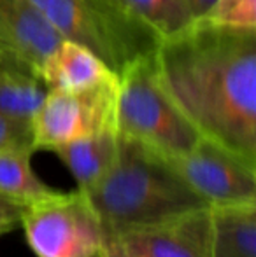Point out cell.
<instances>
[{"instance_id":"cell-1","label":"cell","mask_w":256,"mask_h":257,"mask_svg":"<svg viewBox=\"0 0 256 257\" xmlns=\"http://www.w3.org/2000/svg\"><path fill=\"white\" fill-rule=\"evenodd\" d=\"M154 67L204 139L256 166V28L193 21L161 39Z\"/></svg>"},{"instance_id":"cell-2","label":"cell","mask_w":256,"mask_h":257,"mask_svg":"<svg viewBox=\"0 0 256 257\" xmlns=\"http://www.w3.org/2000/svg\"><path fill=\"white\" fill-rule=\"evenodd\" d=\"M120 137L118 156L102 182L90 191L104 234H120L209 206L167 158Z\"/></svg>"},{"instance_id":"cell-3","label":"cell","mask_w":256,"mask_h":257,"mask_svg":"<svg viewBox=\"0 0 256 257\" xmlns=\"http://www.w3.org/2000/svg\"><path fill=\"white\" fill-rule=\"evenodd\" d=\"M65 41L84 46L120 75L154 56L161 37L121 0H30Z\"/></svg>"},{"instance_id":"cell-4","label":"cell","mask_w":256,"mask_h":257,"mask_svg":"<svg viewBox=\"0 0 256 257\" xmlns=\"http://www.w3.org/2000/svg\"><path fill=\"white\" fill-rule=\"evenodd\" d=\"M118 77V135L167 159L190 153L202 135L160 84L154 56L130 65Z\"/></svg>"},{"instance_id":"cell-5","label":"cell","mask_w":256,"mask_h":257,"mask_svg":"<svg viewBox=\"0 0 256 257\" xmlns=\"http://www.w3.org/2000/svg\"><path fill=\"white\" fill-rule=\"evenodd\" d=\"M20 226L37 257H99L104 227L90 198L79 189L56 191L21 208Z\"/></svg>"},{"instance_id":"cell-6","label":"cell","mask_w":256,"mask_h":257,"mask_svg":"<svg viewBox=\"0 0 256 257\" xmlns=\"http://www.w3.org/2000/svg\"><path fill=\"white\" fill-rule=\"evenodd\" d=\"M120 77L86 91L48 89L30 121L35 151H55L75 139L116 128Z\"/></svg>"},{"instance_id":"cell-7","label":"cell","mask_w":256,"mask_h":257,"mask_svg":"<svg viewBox=\"0 0 256 257\" xmlns=\"http://www.w3.org/2000/svg\"><path fill=\"white\" fill-rule=\"evenodd\" d=\"M168 161L209 206L256 203V166L204 137Z\"/></svg>"},{"instance_id":"cell-8","label":"cell","mask_w":256,"mask_h":257,"mask_svg":"<svg viewBox=\"0 0 256 257\" xmlns=\"http://www.w3.org/2000/svg\"><path fill=\"white\" fill-rule=\"evenodd\" d=\"M60 42V34L30 0H0V58L39 75Z\"/></svg>"},{"instance_id":"cell-9","label":"cell","mask_w":256,"mask_h":257,"mask_svg":"<svg viewBox=\"0 0 256 257\" xmlns=\"http://www.w3.org/2000/svg\"><path fill=\"white\" fill-rule=\"evenodd\" d=\"M118 238L142 257H211V210H192Z\"/></svg>"},{"instance_id":"cell-10","label":"cell","mask_w":256,"mask_h":257,"mask_svg":"<svg viewBox=\"0 0 256 257\" xmlns=\"http://www.w3.org/2000/svg\"><path fill=\"white\" fill-rule=\"evenodd\" d=\"M39 77L48 89L72 93L118 81V74H114L97 54L84 46L65 39H62V42L44 61Z\"/></svg>"},{"instance_id":"cell-11","label":"cell","mask_w":256,"mask_h":257,"mask_svg":"<svg viewBox=\"0 0 256 257\" xmlns=\"http://www.w3.org/2000/svg\"><path fill=\"white\" fill-rule=\"evenodd\" d=\"M118 142L120 137L116 128H107L63 144L53 153L70 170L77 189L88 194L113 168L118 156Z\"/></svg>"},{"instance_id":"cell-12","label":"cell","mask_w":256,"mask_h":257,"mask_svg":"<svg viewBox=\"0 0 256 257\" xmlns=\"http://www.w3.org/2000/svg\"><path fill=\"white\" fill-rule=\"evenodd\" d=\"M211 257H256V203L209 206Z\"/></svg>"},{"instance_id":"cell-13","label":"cell","mask_w":256,"mask_h":257,"mask_svg":"<svg viewBox=\"0 0 256 257\" xmlns=\"http://www.w3.org/2000/svg\"><path fill=\"white\" fill-rule=\"evenodd\" d=\"M48 93L34 70L0 58V114L30 122Z\"/></svg>"},{"instance_id":"cell-14","label":"cell","mask_w":256,"mask_h":257,"mask_svg":"<svg viewBox=\"0 0 256 257\" xmlns=\"http://www.w3.org/2000/svg\"><path fill=\"white\" fill-rule=\"evenodd\" d=\"M32 154L34 151L0 153V198L21 208L56 193V189L42 182L32 170Z\"/></svg>"},{"instance_id":"cell-15","label":"cell","mask_w":256,"mask_h":257,"mask_svg":"<svg viewBox=\"0 0 256 257\" xmlns=\"http://www.w3.org/2000/svg\"><path fill=\"white\" fill-rule=\"evenodd\" d=\"M132 13L146 21L161 39L178 35L193 23L183 0H121Z\"/></svg>"},{"instance_id":"cell-16","label":"cell","mask_w":256,"mask_h":257,"mask_svg":"<svg viewBox=\"0 0 256 257\" xmlns=\"http://www.w3.org/2000/svg\"><path fill=\"white\" fill-rule=\"evenodd\" d=\"M207 21L237 28H256V0H218Z\"/></svg>"},{"instance_id":"cell-17","label":"cell","mask_w":256,"mask_h":257,"mask_svg":"<svg viewBox=\"0 0 256 257\" xmlns=\"http://www.w3.org/2000/svg\"><path fill=\"white\" fill-rule=\"evenodd\" d=\"M2 151H34L30 122L0 114V153Z\"/></svg>"},{"instance_id":"cell-18","label":"cell","mask_w":256,"mask_h":257,"mask_svg":"<svg viewBox=\"0 0 256 257\" xmlns=\"http://www.w3.org/2000/svg\"><path fill=\"white\" fill-rule=\"evenodd\" d=\"M20 217H21V206L0 198V236L13 231L20 224Z\"/></svg>"},{"instance_id":"cell-19","label":"cell","mask_w":256,"mask_h":257,"mask_svg":"<svg viewBox=\"0 0 256 257\" xmlns=\"http://www.w3.org/2000/svg\"><path fill=\"white\" fill-rule=\"evenodd\" d=\"M102 250L109 257H142L135 250H132L128 245H125L121 238L114 236V234H104Z\"/></svg>"},{"instance_id":"cell-20","label":"cell","mask_w":256,"mask_h":257,"mask_svg":"<svg viewBox=\"0 0 256 257\" xmlns=\"http://www.w3.org/2000/svg\"><path fill=\"white\" fill-rule=\"evenodd\" d=\"M185 6L188 7V11L192 13L193 20H205L211 14V11L214 9L218 0H183Z\"/></svg>"},{"instance_id":"cell-21","label":"cell","mask_w":256,"mask_h":257,"mask_svg":"<svg viewBox=\"0 0 256 257\" xmlns=\"http://www.w3.org/2000/svg\"><path fill=\"white\" fill-rule=\"evenodd\" d=\"M99 257H109V255H107V254H106V252H104V250H102V252H100V255H99Z\"/></svg>"}]
</instances>
